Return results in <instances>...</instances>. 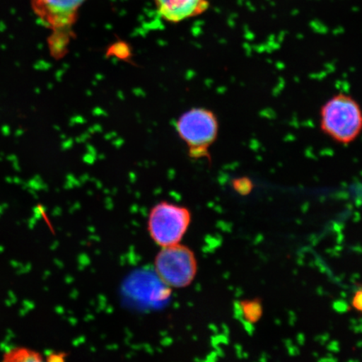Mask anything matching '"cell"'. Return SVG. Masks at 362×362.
Returning <instances> with one entry per match:
<instances>
[{
	"mask_svg": "<svg viewBox=\"0 0 362 362\" xmlns=\"http://www.w3.org/2000/svg\"><path fill=\"white\" fill-rule=\"evenodd\" d=\"M64 355H53L49 357V361H64Z\"/></svg>",
	"mask_w": 362,
	"mask_h": 362,
	"instance_id": "30bf717a",
	"label": "cell"
},
{
	"mask_svg": "<svg viewBox=\"0 0 362 362\" xmlns=\"http://www.w3.org/2000/svg\"><path fill=\"white\" fill-rule=\"evenodd\" d=\"M153 2L162 19L173 24L200 16L210 6L208 0H153Z\"/></svg>",
	"mask_w": 362,
	"mask_h": 362,
	"instance_id": "8992f818",
	"label": "cell"
},
{
	"mask_svg": "<svg viewBox=\"0 0 362 362\" xmlns=\"http://www.w3.org/2000/svg\"><path fill=\"white\" fill-rule=\"evenodd\" d=\"M233 187L235 192L241 194V196L245 197L252 192L255 185H253L252 180L244 177L234 180L233 181Z\"/></svg>",
	"mask_w": 362,
	"mask_h": 362,
	"instance_id": "ba28073f",
	"label": "cell"
},
{
	"mask_svg": "<svg viewBox=\"0 0 362 362\" xmlns=\"http://www.w3.org/2000/svg\"><path fill=\"white\" fill-rule=\"evenodd\" d=\"M191 223L192 214L187 207L163 202L149 212L148 230L157 245L171 246L181 242Z\"/></svg>",
	"mask_w": 362,
	"mask_h": 362,
	"instance_id": "5b68a950",
	"label": "cell"
},
{
	"mask_svg": "<svg viewBox=\"0 0 362 362\" xmlns=\"http://www.w3.org/2000/svg\"><path fill=\"white\" fill-rule=\"evenodd\" d=\"M238 305L245 322L255 324L261 320L264 309H262V301L259 298L242 300Z\"/></svg>",
	"mask_w": 362,
	"mask_h": 362,
	"instance_id": "52a82bcc",
	"label": "cell"
},
{
	"mask_svg": "<svg viewBox=\"0 0 362 362\" xmlns=\"http://www.w3.org/2000/svg\"><path fill=\"white\" fill-rule=\"evenodd\" d=\"M153 264L160 281L173 288L189 286L196 279L198 271L196 255L191 248L180 243L162 247Z\"/></svg>",
	"mask_w": 362,
	"mask_h": 362,
	"instance_id": "277c9868",
	"label": "cell"
},
{
	"mask_svg": "<svg viewBox=\"0 0 362 362\" xmlns=\"http://www.w3.org/2000/svg\"><path fill=\"white\" fill-rule=\"evenodd\" d=\"M176 130L180 139L187 144L189 155L199 158L209 155L208 151L218 135L219 124L211 110L194 107L179 117Z\"/></svg>",
	"mask_w": 362,
	"mask_h": 362,
	"instance_id": "3957f363",
	"label": "cell"
},
{
	"mask_svg": "<svg viewBox=\"0 0 362 362\" xmlns=\"http://www.w3.org/2000/svg\"><path fill=\"white\" fill-rule=\"evenodd\" d=\"M351 305L356 310L362 313V288L356 291L351 300Z\"/></svg>",
	"mask_w": 362,
	"mask_h": 362,
	"instance_id": "9c48e42d",
	"label": "cell"
},
{
	"mask_svg": "<svg viewBox=\"0 0 362 362\" xmlns=\"http://www.w3.org/2000/svg\"><path fill=\"white\" fill-rule=\"evenodd\" d=\"M320 129L330 139L343 146L355 141L362 132V110L350 95H334L321 107Z\"/></svg>",
	"mask_w": 362,
	"mask_h": 362,
	"instance_id": "6da1fadb",
	"label": "cell"
},
{
	"mask_svg": "<svg viewBox=\"0 0 362 362\" xmlns=\"http://www.w3.org/2000/svg\"><path fill=\"white\" fill-rule=\"evenodd\" d=\"M86 0H31L35 15L52 31L49 38L54 52L66 47L78 21L79 10Z\"/></svg>",
	"mask_w": 362,
	"mask_h": 362,
	"instance_id": "7a4b0ae2",
	"label": "cell"
}]
</instances>
